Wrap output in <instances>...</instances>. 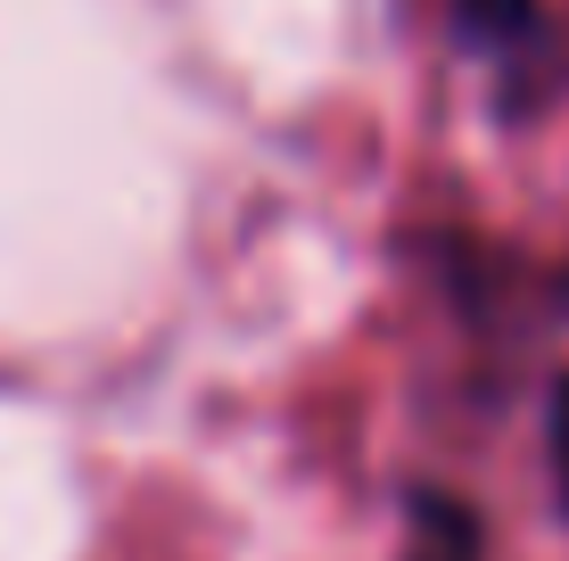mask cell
I'll return each instance as SVG.
<instances>
[{"mask_svg": "<svg viewBox=\"0 0 569 561\" xmlns=\"http://www.w3.org/2000/svg\"><path fill=\"white\" fill-rule=\"evenodd\" d=\"M405 561H479V537H470V520H462L455 504H421Z\"/></svg>", "mask_w": 569, "mask_h": 561, "instance_id": "obj_1", "label": "cell"}, {"mask_svg": "<svg viewBox=\"0 0 569 561\" xmlns=\"http://www.w3.org/2000/svg\"><path fill=\"white\" fill-rule=\"evenodd\" d=\"M553 462H561V488H569V389L553 404Z\"/></svg>", "mask_w": 569, "mask_h": 561, "instance_id": "obj_2", "label": "cell"}]
</instances>
